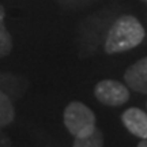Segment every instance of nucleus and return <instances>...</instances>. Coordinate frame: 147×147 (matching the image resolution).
<instances>
[{"mask_svg":"<svg viewBox=\"0 0 147 147\" xmlns=\"http://www.w3.org/2000/svg\"><path fill=\"white\" fill-rule=\"evenodd\" d=\"M124 79L127 86L134 91L147 94V57L132 64L124 74Z\"/></svg>","mask_w":147,"mask_h":147,"instance_id":"obj_4","label":"nucleus"},{"mask_svg":"<svg viewBox=\"0 0 147 147\" xmlns=\"http://www.w3.org/2000/svg\"><path fill=\"white\" fill-rule=\"evenodd\" d=\"M5 18V10L3 5H0V57H4L10 55L12 49V37L5 29L4 25Z\"/></svg>","mask_w":147,"mask_h":147,"instance_id":"obj_6","label":"nucleus"},{"mask_svg":"<svg viewBox=\"0 0 147 147\" xmlns=\"http://www.w3.org/2000/svg\"><path fill=\"white\" fill-rule=\"evenodd\" d=\"M63 121L74 138H83L95 129V115L79 101L69 102L64 109Z\"/></svg>","mask_w":147,"mask_h":147,"instance_id":"obj_2","label":"nucleus"},{"mask_svg":"<svg viewBox=\"0 0 147 147\" xmlns=\"http://www.w3.org/2000/svg\"><path fill=\"white\" fill-rule=\"evenodd\" d=\"M15 117V110L8 95L0 90V128H4L12 123Z\"/></svg>","mask_w":147,"mask_h":147,"instance_id":"obj_7","label":"nucleus"},{"mask_svg":"<svg viewBox=\"0 0 147 147\" xmlns=\"http://www.w3.org/2000/svg\"><path fill=\"white\" fill-rule=\"evenodd\" d=\"M139 147H147V139H143V142H139Z\"/></svg>","mask_w":147,"mask_h":147,"instance_id":"obj_9","label":"nucleus"},{"mask_svg":"<svg viewBox=\"0 0 147 147\" xmlns=\"http://www.w3.org/2000/svg\"><path fill=\"white\" fill-rule=\"evenodd\" d=\"M75 147H101L104 146V136L100 129L95 128L94 131L83 138H75L74 139Z\"/></svg>","mask_w":147,"mask_h":147,"instance_id":"obj_8","label":"nucleus"},{"mask_svg":"<svg viewBox=\"0 0 147 147\" xmlns=\"http://www.w3.org/2000/svg\"><path fill=\"white\" fill-rule=\"evenodd\" d=\"M121 120L132 135L147 139V113L139 108H129L121 115Z\"/></svg>","mask_w":147,"mask_h":147,"instance_id":"obj_5","label":"nucleus"},{"mask_svg":"<svg viewBox=\"0 0 147 147\" xmlns=\"http://www.w3.org/2000/svg\"><path fill=\"white\" fill-rule=\"evenodd\" d=\"M144 38L142 23L132 15H123L112 25L105 40V51L109 55L121 53L138 47Z\"/></svg>","mask_w":147,"mask_h":147,"instance_id":"obj_1","label":"nucleus"},{"mask_svg":"<svg viewBox=\"0 0 147 147\" xmlns=\"http://www.w3.org/2000/svg\"><path fill=\"white\" fill-rule=\"evenodd\" d=\"M95 98L108 106H121L129 100V90L125 84L113 79H104L95 84Z\"/></svg>","mask_w":147,"mask_h":147,"instance_id":"obj_3","label":"nucleus"}]
</instances>
